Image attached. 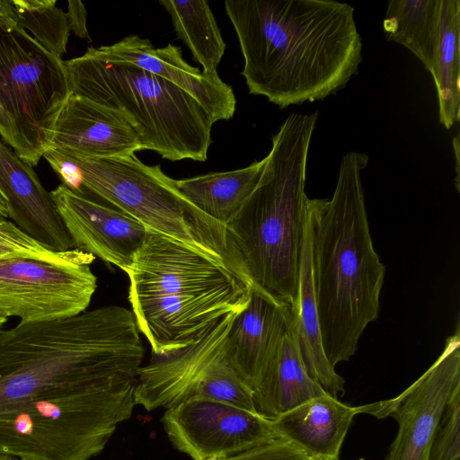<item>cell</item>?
Wrapping results in <instances>:
<instances>
[{"label": "cell", "instance_id": "cell-7", "mask_svg": "<svg viewBox=\"0 0 460 460\" xmlns=\"http://www.w3.org/2000/svg\"><path fill=\"white\" fill-rule=\"evenodd\" d=\"M58 151L78 169L82 191L94 194L148 230L186 244L250 281L226 226L190 202L176 180L160 165H147L135 154L96 158Z\"/></svg>", "mask_w": 460, "mask_h": 460}, {"label": "cell", "instance_id": "cell-30", "mask_svg": "<svg viewBox=\"0 0 460 460\" xmlns=\"http://www.w3.org/2000/svg\"><path fill=\"white\" fill-rule=\"evenodd\" d=\"M67 9L66 15L70 31L81 39L91 41L86 27L87 13L84 4L81 1H69Z\"/></svg>", "mask_w": 460, "mask_h": 460}, {"label": "cell", "instance_id": "cell-3", "mask_svg": "<svg viewBox=\"0 0 460 460\" xmlns=\"http://www.w3.org/2000/svg\"><path fill=\"white\" fill-rule=\"evenodd\" d=\"M367 162L364 153H347L332 197L308 200L322 345L333 367L355 354L380 309L385 268L369 230L361 178Z\"/></svg>", "mask_w": 460, "mask_h": 460}, {"label": "cell", "instance_id": "cell-18", "mask_svg": "<svg viewBox=\"0 0 460 460\" xmlns=\"http://www.w3.org/2000/svg\"><path fill=\"white\" fill-rule=\"evenodd\" d=\"M0 186L7 199L8 220L19 229L52 251L75 248L50 192L32 166L1 139Z\"/></svg>", "mask_w": 460, "mask_h": 460}, {"label": "cell", "instance_id": "cell-17", "mask_svg": "<svg viewBox=\"0 0 460 460\" xmlns=\"http://www.w3.org/2000/svg\"><path fill=\"white\" fill-rule=\"evenodd\" d=\"M49 149L108 158L143 150L127 116L83 96L70 94L56 120Z\"/></svg>", "mask_w": 460, "mask_h": 460}, {"label": "cell", "instance_id": "cell-16", "mask_svg": "<svg viewBox=\"0 0 460 460\" xmlns=\"http://www.w3.org/2000/svg\"><path fill=\"white\" fill-rule=\"evenodd\" d=\"M293 322L291 305L251 286L248 302L235 314L228 332L226 356L252 393Z\"/></svg>", "mask_w": 460, "mask_h": 460}, {"label": "cell", "instance_id": "cell-2", "mask_svg": "<svg viewBox=\"0 0 460 460\" xmlns=\"http://www.w3.org/2000/svg\"><path fill=\"white\" fill-rule=\"evenodd\" d=\"M133 313L102 306L0 332V408L137 378L144 358Z\"/></svg>", "mask_w": 460, "mask_h": 460}, {"label": "cell", "instance_id": "cell-4", "mask_svg": "<svg viewBox=\"0 0 460 460\" xmlns=\"http://www.w3.org/2000/svg\"><path fill=\"white\" fill-rule=\"evenodd\" d=\"M318 111L291 113L272 137L260 180L226 225L252 284L291 305L298 294L309 198L306 165Z\"/></svg>", "mask_w": 460, "mask_h": 460}, {"label": "cell", "instance_id": "cell-10", "mask_svg": "<svg viewBox=\"0 0 460 460\" xmlns=\"http://www.w3.org/2000/svg\"><path fill=\"white\" fill-rule=\"evenodd\" d=\"M237 313L225 315L191 345L153 354L137 371L135 404L146 411L167 410L192 398H208L257 412L252 389L226 356V337Z\"/></svg>", "mask_w": 460, "mask_h": 460}, {"label": "cell", "instance_id": "cell-32", "mask_svg": "<svg viewBox=\"0 0 460 460\" xmlns=\"http://www.w3.org/2000/svg\"><path fill=\"white\" fill-rule=\"evenodd\" d=\"M458 139H459V137H458V136H457V137L453 140V143H454L453 145H454V146H455L456 158V189L459 190V180H458V178H459V174H458V173H459V172H458V156H459V155H458V151H459V142H458Z\"/></svg>", "mask_w": 460, "mask_h": 460}, {"label": "cell", "instance_id": "cell-11", "mask_svg": "<svg viewBox=\"0 0 460 460\" xmlns=\"http://www.w3.org/2000/svg\"><path fill=\"white\" fill-rule=\"evenodd\" d=\"M95 257L79 249L0 259V310L22 323L86 311L97 288Z\"/></svg>", "mask_w": 460, "mask_h": 460}, {"label": "cell", "instance_id": "cell-1", "mask_svg": "<svg viewBox=\"0 0 460 460\" xmlns=\"http://www.w3.org/2000/svg\"><path fill=\"white\" fill-rule=\"evenodd\" d=\"M249 93L284 109L326 98L358 73L354 7L333 0H226Z\"/></svg>", "mask_w": 460, "mask_h": 460}, {"label": "cell", "instance_id": "cell-15", "mask_svg": "<svg viewBox=\"0 0 460 460\" xmlns=\"http://www.w3.org/2000/svg\"><path fill=\"white\" fill-rule=\"evenodd\" d=\"M86 52L106 62L135 65L170 81L198 101L214 123L227 120L235 112L232 87L218 74L206 75L199 68L189 65L177 46L155 48L149 40L129 35L112 45L89 47Z\"/></svg>", "mask_w": 460, "mask_h": 460}, {"label": "cell", "instance_id": "cell-19", "mask_svg": "<svg viewBox=\"0 0 460 460\" xmlns=\"http://www.w3.org/2000/svg\"><path fill=\"white\" fill-rule=\"evenodd\" d=\"M368 404L347 405L328 393L308 400L273 420L282 438L314 460H339L354 417Z\"/></svg>", "mask_w": 460, "mask_h": 460}, {"label": "cell", "instance_id": "cell-25", "mask_svg": "<svg viewBox=\"0 0 460 460\" xmlns=\"http://www.w3.org/2000/svg\"><path fill=\"white\" fill-rule=\"evenodd\" d=\"M172 19L177 37L183 41L193 59L206 75L217 74V68L226 44L209 4L205 0H160Z\"/></svg>", "mask_w": 460, "mask_h": 460}, {"label": "cell", "instance_id": "cell-9", "mask_svg": "<svg viewBox=\"0 0 460 460\" xmlns=\"http://www.w3.org/2000/svg\"><path fill=\"white\" fill-rule=\"evenodd\" d=\"M70 94L64 61L18 25L12 0H0L1 140L36 166Z\"/></svg>", "mask_w": 460, "mask_h": 460}, {"label": "cell", "instance_id": "cell-27", "mask_svg": "<svg viewBox=\"0 0 460 460\" xmlns=\"http://www.w3.org/2000/svg\"><path fill=\"white\" fill-rule=\"evenodd\" d=\"M460 384L447 398L435 425L428 460H459Z\"/></svg>", "mask_w": 460, "mask_h": 460}, {"label": "cell", "instance_id": "cell-5", "mask_svg": "<svg viewBox=\"0 0 460 460\" xmlns=\"http://www.w3.org/2000/svg\"><path fill=\"white\" fill-rule=\"evenodd\" d=\"M124 271L131 312L155 355L195 343L225 315L241 311L252 285L203 253L151 230Z\"/></svg>", "mask_w": 460, "mask_h": 460}, {"label": "cell", "instance_id": "cell-8", "mask_svg": "<svg viewBox=\"0 0 460 460\" xmlns=\"http://www.w3.org/2000/svg\"><path fill=\"white\" fill-rule=\"evenodd\" d=\"M137 378L104 388L0 408V455L90 460L135 407Z\"/></svg>", "mask_w": 460, "mask_h": 460}, {"label": "cell", "instance_id": "cell-24", "mask_svg": "<svg viewBox=\"0 0 460 460\" xmlns=\"http://www.w3.org/2000/svg\"><path fill=\"white\" fill-rule=\"evenodd\" d=\"M431 75L439 122L449 129L460 117V1L441 0L440 31Z\"/></svg>", "mask_w": 460, "mask_h": 460}, {"label": "cell", "instance_id": "cell-35", "mask_svg": "<svg viewBox=\"0 0 460 460\" xmlns=\"http://www.w3.org/2000/svg\"><path fill=\"white\" fill-rule=\"evenodd\" d=\"M358 460H364L363 458L358 459Z\"/></svg>", "mask_w": 460, "mask_h": 460}, {"label": "cell", "instance_id": "cell-23", "mask_svg": "<svg viewBox=\"0 0 460 460\" xmlns=\"http://www.w3.org/2000/svg\"><path fill=\"white\" fill-rule=\"evenodd\" d=\"M441 0H391L383 28L385 38L411 50L430 73L440 31Z\"/></svg>", "mask_w": 460, "mask_h": 460}, {"label": "cell", "instance_id": "cell-34", "mask_svg": "<svg viewBox=\"0 0 460 460\" xmlns=\"http://www.w3.org/2000/svg\"><path fill=\"white\" fill-rule=\"evenodd\" d=\"M0 460H20L16 457L5 456V455H0Z\"/></svg>", "mask_w": 460, "mask_h": 460}, {"label": "cell", "instance_id": "cell-33", "mask_svg": "<svg viewBox=\"0 0 460 460\" xmlns=\"http://www.w3.org/2000/svg\"><path fill=\"white\" fill-rule=\"evenodd\" d=\"M9 317L0 310V332L3 331V327L8 321Z\"/></svg>", "mask_w": 460, "mask_h": 460}, {"label": "cell", "instance_id": "cell-28", "mask_svg": "<svg viewBox=\"0 0 460 460\" xmlns=\"http://www.w3.org/2000/svg\"><path fill=\"white\" fill-rule=\"evenodd\" d=\"M52 252L8 219L0 220V259L13 255H37Z\"/></svg>", "mask_w": 460, "mask_h": 460}, {"label": "cell", "instance_id": "cell-20", "mask_svg": "<svg viewBox=\"0 0 460 460\" xmlns=\"http://www.w3.org/2000/svg\"><path fill=\"white\" fill-rule=\"evenodd\" d=\"M325 393L306 371L293 322L253 391L255 410L261 416L275 420Z\"/></svg>", "mask_w": 460, "mask_h": 460}, {"label": "cell", "instance_id": "cell-31", "mask_svg": "<svg viewBox=\"0 0 460 460\" xmlns=\"http://www.w3.org/2000/svg\"><path fill=\"white\" fill-rule=\"evenodd\" d=\"M9 217V209L6 197L0 186V220L8 219Z\"/></svg>", "mask_w": 460, "mask_h": 460}, {"label": "cell", "instance_id": "cell-14", "mask_svg": "<svg viewBox=\"0 0 460 460\" xmlns=\"http://www.w3.org/2000/svg\"><path fill=\"white\" fill-rule=\"evenodd\" d=\"M50 195L75 248L123 271L131 264L148 231L141 222L64 184Z\"/></svg>", "mask_w": 460, "mask_h": 460}, {"label": "cell", "instance_id": "cell-21", "mask_svg": "<svg viewBox=\"0 0 460 460\" xmlns=\"http://www.w3.org/2000/svg\"><path fill=\"white\" fill-rule=\"evenodd\" d=\"M294 328L301 356L309 376L333 397L345 393V380L328 361L322 345L312 264L311 225L307 213L300 263L298 294L293 310Z\"/></svg>", "mask_w": 460, "mask_h": 460}, {"label": "cell", "instance_id": "cell-22", "mask_svg": "<svg viewBox=\"0 0 460 460\" xmlns=\"http://www.w3.org/2000/svg\"><path fill=\"white\" fill-rule=\"evenodd\" d=\"M266 158L234 171L176 180L181 194L207 216L226 226L256 187Z\"/></svg>", "mask_w": 460, "mask_h": 460}, {"label": "cell", "instance_id": "cell-26", "mask_svg": "<svg viewBox=\"0 0 460 460\" xmlns=\"http://www.w3.org/2000/svg\"><path fill=\"white\" fill-rule=\"evenodd\" d=\"M17 23L46 50L61 58L66 52L70 28L66 13L55 0H12Z\"/></svg>", "mask_w": 460, "mask_h": 460}, {"label": "cell", "instance_id": "cell-12", "mask_svg": "<svg viewBox=\"0 0 460 460\" xmlns=\"http://www.w3.org/2000/svg\"><path fill=\"white\" fill-rule=\"evenodd\" d=\"M162 423L173 447L192 460H223L279 438L272 420L208 398L167 409Z\"/></svg>", "mask_w": 460, "mask_h": 460}, {"label": "cell", "instance_id": "cell-6", "mask_svg": "<svg viewBox=\"0 0 460 460\" xmlns=\"http://www.w3.org/2000/svg\"><path fill=\"white\" fill-rule=\"evenodd\" d=\"M64 63L71 94L122 111L143 150L170 161L207 160L214 122L184 90L135 65L106 62L86 51Z\"/></svg>", "mask_w": 460, "mask_h": 460}, {"label": "cell", "instance_id": "cell-13", "mask_svg": "<svg viewBox=\"0 0 460 460\" xmlns=\"http://www.w3.org/2000/svg\"><path fill=\"white\" fill-rule=\"evenodd\" d=\"M460 384V332L457 324L436 361L399 395L368 403V414L393 417L398 433L385 460H428L435 425L453 388Z\"/></svg>", "mask_w": 460, "mask_h": 460}, {"label": "cell", "instance_id": "cell-29", "mask_svg": "<svg viewBox=\"0 0 460 460\" xmlns=\"http://www.w3.org/2000/svg\"><path fill=\"white\" fill-rule=\"evenodd\" d=\"M223 460H314L289 442L277 438Z\"/></svg>", "mask_w": 460, "mask_h": 460}]
</instances>
